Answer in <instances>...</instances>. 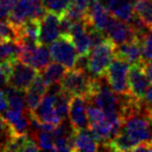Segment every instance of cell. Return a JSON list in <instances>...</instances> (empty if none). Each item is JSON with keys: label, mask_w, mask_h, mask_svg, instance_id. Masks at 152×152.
<instances>
[{"label": "cell", "mask_w": 152, "mask_h": 152, "mask_svg": "<svg viewBox=\"0 0 152 152\" xmlns=\"http://www.w3.org/2000/svg\"><path fill=\"white\" fill-rule=\"evenodd\" d=\"M117 45L107 38L92 48L88 55V72L94 78L104 77L108 66L115 57Z\"/></svg>", "instance_id": "obj_1"}, {"label": "cell", "mask_w": 152, "mask_h": 152, "mask_svg": "<svg viewBox=\"0 0 152 152\" xmlns=\"http://www.w3.org/2000/svg\"><path fill=\"white\" fill-rule=\"evenodd\" d=\"M98 78H94L85 70L68 69L61 80L64 92L71 96H83L87 99L93 92Z\"/></svg>", "instance_id": "obj_2"}, {"label": "cell", "mask_w": 152, "mask_h": 152, "mask_svg": "<svg viewBox=\"0 0 152 152\" xmlns=\"http://www.w3.org/2000/svg\"><path fill=\"white\" fill-rule=\"evenodd\" d=\"M137 144L149 142L152 137V121L142 107L122 119V129Z\"/></svg>", "instance_id": "obj_3"}, {"label": "cell", "mask_w": 152, "mask_h": 152, "mask_svg": "<svg viewBox=\"0 0 152 152\" xmlns=\"http://www.w3.org/2000/svg\"><path fill=\"white\" fill-rule=\"evenodd\" d=\"M129 64L115 55L105 73L106 83L119 96L129 95L128 71Z\"/></svg>", "instance_id": "obj_4"}, {"label": "cell", "mask_w": 152, "mask_h": 152, "mask_svg": "<svg viewBox=\"0 0 152 152\" xmlns=\"http://www.w3.org/2000/svg\"><path fill=\"white\" fill-rule=\"evenodd\" d=\"M46 13L42 0H17L9 21L20 28L29 19L41 20Z\"/></svg>", "instance_id": "obj_5"}, {"label": "cell", "mask_w": 152, "mask_h": 152, "mask_svg": "<svg viewBox=\"0 0 152 152\" xmlns=\"http://www.w3.org/2000/svg\"><path fill=\"white\" fill-rule=\"evenodd\" d=\"M49 51L51 58L65 66L67 69H73L79 56L69 34H61L58 39L50 44Z\"/></svg>", "instance_id": "obj_6"}, {"label": "cell", "mask_w": 152, "mask_h": 152, "mask_svg": "<svg viewBox=\"0 0 152 152\" xmlns=\"http://www.w3.org/2000/svg\"><path fill=\"white\" fill-rule=\"evenodd\" d=\"M37 75H38V70L27 64L22 63L19 59H16L13 61V67L10 76V86L21 91H26Z\"/></svg>", "instance_id": "obj_7"}, {"label": "cell", "mask_w": 152, "mask_h": 152, "mask_svg": "<svg viewBox=\"0 0 152 152\" xmlns=\"http://www.w3.org/2000/svg\"><path fill=\"white\" fill-rule=\"evenodd\" d=\"M147 75L143 68V63L132 64L128 71L129 96L137 100H143L147 89L149 88Z\"/></svg>", "instance_id": "obj_8"}, {"label": "cell", "mask_w": 152, "mask_h": 152, "mask_svg": "<svg viewBox=\"0 0 152 152\" xmlns=\"http://www.w3.org/2000/svg\"><path fill=\"white\" fill-rule=\"evenodd\" d=\"M59 20L61 17L58 15L51 12H47L44 17L41 19L40 25V37L39 43L40 45H50L61 36V28H59Z\"/></svg>", "instance_id": "obj_9"}, {"label": "cell", "mask_w": 152, "mask_h": 152, "mask_svg": "<svg viewBox=\"0 0 152 152\" xmlns=\"http://www.w3.org/2000/svg\"><path fill=\"white\" fill-rule=\"evenodd\" d=\"M69 119L75 130L89 129V118L86 105V98L83 96H72L70 99Z\"/></svg>", "instance_id": "obj_10"}, {"label": "cell", "mask_w": 152, "mask_h": 152, "mask_svg": "<svg viewBox=\"0 0 152 152\" xmlns=\"http://www.w3.org/2000/svg\"><path fill=\"white\" fill-rule=\"evenodd\" d=\"M107 37L116 45L129 42L137 38L135 31L129 23L121 21L117 18L113 17L105 30Z\"/></svg>", "instance_id": "obj_11"}, {"label": "cell", "mask_w": 152, "mask_h": 152, "mask_svg": "<svg viewBox=\"0 0 152 152\" xmlns=\"http://www.w3.org/2000/svg\"><path fill=\"white\" fill-rule=\"evenodd\" d=\"M69 36L71 37L72 42H73L76 50L78 51L79 55H89L90 51L92 50L93 47H92L91 38H90L86 20L74 22Z\"/></svg>", "instance_id": "obj_12"}, {"label": "cell", "mask_w": 152, "mask_h": 152, "mask_svg": "<svg viewBox=\"0 0 152 152\" xmlns=\"http://www.w3.org/2000/svg\"><path fill=\"white\" fill-rule=\"evenodd\" d=\"M55 99H56V96L46 93L44 98L42 99V101H41L40 105L31 114L40 122L58 125L63 121L59 119L58 115H57L56 110H55Z\"/></svg>", "instance_id": "obj_13"}, {"label": "cell", "mask_w": 152, "mask_h": 152, "mask_svg": "<svg viewBox=\"0 0 152 152\" xmlns=\"http://www.w3.org/2000/svg\"><path fill=\"white\" fill-rule=\"evenodd\" d=\"M19 61L31 66L38 71H42L50 64V51H49V48H47L45 45H39L34 50L23 53L20 56Z\"/></svg>", "instance_id": "obj_14"}, {"label": "cell", "mask_w": 152, "mask_h": 152, "mask_svg": "<svg viewBox=\"0 0 152 152\" xmlns=\"http://www.w3.org/2000/svg\"><path fill=\"white\" fill-rule=\"evenodd\" d=\"M113 18V15L110 13L107 7L103 5L102 1H97L94 3L88 11L87 21L97 29L105 32L108 24Z\"/></svg>", "instance_id": "obj_15"}, {"label": "cell", "mask_w": 152, "mask_h": 152, "mask_svg": "<svg viewBox=\"0 0 152 152\" xmlns=\"http://www.w3.org/2000/svg\"><path fill=\"white\" fill-rule=\"evenodd\" d=\"M115 55L120 57L123 61H127L129 65L143 63V61H142L141 41L137 38H135V39H133V40L129 41V42L117 45Z\"/></svg>", "instance_id": "obj_16"}, {"label": "cell", "mask_w": 152, "mask_h": 152, "mask_svg": "<svg viewBox=\"0 0 152 152\" xmlns=\"http://www.w3.org/2000/svg\"><path fill=\"white\" fill-rule=\"evenodd\" d=\"M99 143L89 129L74 131V151H98Z\"/></svg>", "instance_id": "obj_17"}, {"label": "cell", "mask_w": 152, "mask_h": 152, "mask_svg": "<svg viewBox=\"0 0 152 152\" xmlns=\"http://www.w3.org/2000/svg\"><path fill=\"white\" fill-rule=\"evenodd\" d=\"M139 144L131 139L125 131L121 130L113 140L103 145L107 150L112 151H133Z\"/></svg>", "instance_id": "obj_18"}, {"label": "cell", "mask_w": 152, "mask_h": 152, "mask_svg": "<svg viewBox=\"0 0 152 152\" xmlns=\"http://www.w3.org/2000/svg\"><path fill=\"white\" fill-rule=\"evenodd\" d=\"M110 13L113 15V17L125 23H130L135 16L133 2H131L130 0H119L110 10Z\"/></svg>", "instance_id": "obj_19"}, {"label": "cell", "mask_w": 152, "mask_h": 152, "mask_svg": "<svg viewBox=\"0 0 152 152\" xmlns=\"http://www.w3.org/2000/svg\"><path fill=\"white\" fill-rule=\"evenodd\" d=\"M5 96H7L9 107L15 110L24 112L26 108V101H25V91H21L12 86H7L4 90Z\"/></svg>", "instance_id": "obj_20"}, {"label": "cell", "mask_w": 152, "mask_h": 152, "mask_svg": "<svg viewBox=\"0 0 152 152\" xmlns=\"http://www.w3.org/2000/svg\"><path fill=\"white\" fill-rule=\"evenodd\" d=\"M67 68L59 63H50L44 70H43V77L48 86L53 85V83H61L63 76L65 75Z\"/></svg>", "instance_id": "obj_21"}, {"label": "cell", "mask_w": 152, "mask_h": 152, "mask_svg": "<svg viewBox=\"0 0 152 152\" xmlns=\"http://www.w3.org/2000/svg\"><path fill=\"white\" fill-rule=\"evenodd\" d=\"M20 47L17 41H0V64L18 59Z\"/></svg>", "instance_id": "obj_22"}, {"label": "cell", "mask_w": 152, "mask_h": 152, "mask_svg": "<svg viewBox=\"0 0 152 152\" xmlns=\"http://www.w3.org/2000/svg\"><path fill=\"white\" fill-rule=\"evenodd\" d=\"M72 96L66 92H61L56 96L55 99V110L58 115L61 121H66L69 117V108H70V99Z\"/></svg>", "instance_id": "obj_23"}, {"label": "cell", "mask_w": 152, "mask_h": 152, "mask_svg": "<svg viewBox=\"0 0 152 152\" xmlns=\"http://www.w3.org/2000/svg\"><path fill=\"white\" fill-rule=\"evenodd\" d=\"M42 2L47 12L54 13L61 17L68 11L72 4V0H42Z\"/></svg>", "instance_id": "obj_24"}, {"label": "cell", "mask_w": 152, "mask_h": 152, "mask_svg": "<svg viewBox=\"0 0 152 152\" xmlns=\"http://www.w3.org/2000/svg\"><path fill=\"white\" fill-rule=\"evenodd\" d=\"M32 137L36 140L40 150H52V151H55L54 139H53L52 132L46 130H38L36 133H34Z\"/></svg>", "instance_id": "obj_25"}, {"label": "cell", "mask_w": 152, "mask_h": 152, "mask_svg": "<svg viewBox=\"0 0 152 152\" xmlns=\"http://www.w3.org/2000/svg\"><path fill=\"white\" fill-rule=\"evenodd\" d=\"M20 37L19 28L11 22L0 21V41H18Z\"/></svg>", "instance_id": "obj_26"}, {"label": "cell", "mask_w": 152, "mask_h": 152, "mask_svg": "<svg viewBox=\"0 0 152 152\" xmlns=\"http://www.w3.org/2000/svg\"><path fill=\"white\" fill-rule=\"evenodd\" d=\"M14 131L4 117L0 115V151H5L9 142L14 137Z\"/></svg>", "instance_id": "obj_27"}, {"label": "cell", "mask_w": 152, "mask_h": 152, "mask_svg": "<svg viewBox=\"0 0 152 152\" xmlns=\"http://www.w3.org/2000/svg\"><path fill=\"white\" fill-rule=\"evenodd\" d=\"M142 46V61H152V29H148L140 39Z\"/></svg>", "instance_id": "obj_28"}, {"label": "cell", "mask_w": 152, "mask_h": 152, "mask_svg": "<svg viewBox=\"0 0 152 152\" xmlns=\"http://www.w3.org/2000/svg\"><path fill=\"white\" fill-rule=\"evenodd\" d=\"M45 95L38 93V92L34 91V90L27 89L25 91V101H26V107H27L28 112L32 113L36 110V108L40 105L41 101L44 98Z\"/></svg>", "instance_id": "obj_29"}, {"label": "cell", "mask_w": 152, "mask_h": 152, "mask_svg": "<svg viewBox=\"0 0 152 152\" xmlns=\"http://www.w3.org/2000/svg\"><path fill=\"white\" fill-rule=\"evenodd\" d=\"M17 0H0V21H7Z\"/></svg>", "instance_id": "obj_30"}, {"label": "cell", "mask_w": 152, "mask_h": 152, "mask_svg": "<svg viewBox=\"0 0 152 152\" xmlns=\"http://www.w3.org/2000/svg\"><path fill=\"white\" fill-rule=\"evenodd\" d=\"M143 103L148 110H152V86L147 89L143 98Z\"/></svg>", "instance_id": "obj_31"}, {"label": "cell", "mask_w": 152, "mask_h": 152, "mask_svg": "<svg viewBox=\"0 0 152 152\" xmlns=\"http://www.w3.org/2000/svg\"><path fill=\"white\" fill-rule=\"evenodd\" d=\"M7 107H9V103H7L5 93L3 90H0V113H4Z\"/></svg>", "instance_id": "obj_32"}, {"label": "cell", "mask_w": 152, "mask_h": 152, "mask_svg": "<svg viewBox=\"0 0 152 152\" xmlns=\"http://www.w3.org/2000/svg\"><path fill=\"white\" fill-rule=\"evenodd\" d=\"M143 68H144V71H145L146 75H147L148 80L150 81V83H152V61H144Z\"/></svg>", "instance_id": "obj_33"}, {"label": "cell", "mask_w": 152, "mask_h": 152, "mask_svg": "<svg viewBox=\"0 0 152 152\" xmlns=\"http://www.w3.org/2000/svg\"><path fill=\"white\" fill-rule=\"evenodd\" d=\"M149 142H150V144L152 145V137H151V139H150V141H149Z\"/></svg>", "instance_id": "obj_34"}]
</instances>
